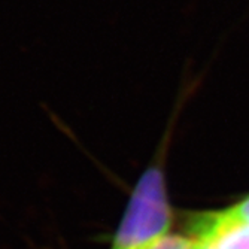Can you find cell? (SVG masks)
Here are the masks:
<instances>
[{"mask_svg": "<svg viewBox=\"0 0 249 249\" xmlns=\"http://www.w3.org/2000/svg\"><path fill=\"white\" fill-rule=\"evenodd\" d=\"M163 152L166 149L160 151L134 185L109 249H149L170 230L173 213L163 172Z\"/></svg>", "mask_w": 249, "mask_h": 249, "instance_id": "1", "label": "cell"}, {"mask_svg": "<svg viewBox=\"0 0 249 249\" xmlns=\"http://www.w3.org/2000/svg\"><path fill=\"white\" fill-rule=\"evenodd\" d=\"M188 229L201 249H249V224L233 219L225 209L193 215Z\"/></svg>", "mask_w": 249, "mask_h": 249, "instance_id": "2", "label": "cell"}, {"mask_svg": "<svg viewBox=\"0 0 249 249\" xmlns=\"http://www.w3.org/2000/svg\"><path fill=\"white\" fill-rule=\"evenodd\" d=\"M149 249H201V246L191 234H166Z\"/></svg>", "mask_w": 249, "mask_h": 249, "instance_id": "3", "label": "cell"}, {"mask_svg": "<svg viewBox=\"0 0 249 249\" xmlns=\"http://www.w3.org/2000/svg\"><path fill=\"white\" fill-rule=\"evenodd\" d=\"M225 211H227V213L233 219H236L239 222L249 224V197L243 198L240 203H237V205H233L231 208H227Z\"/></svg>", "mask_w": 249, "mask_h": 249, "instance_id": "4", "label": "cell"}]
</instances>
